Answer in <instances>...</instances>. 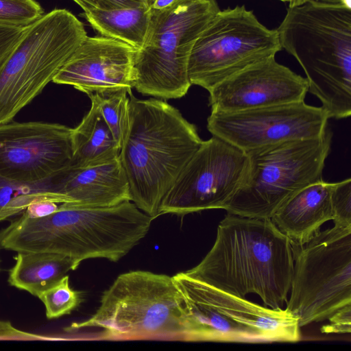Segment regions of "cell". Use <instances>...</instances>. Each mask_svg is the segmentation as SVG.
Segmentation results:
<instances>
[{
  "label": "cell",
  "mask_w": 351,
  "mask_h": 351,
  "mask_svg": "<svg viewBox=\"0 0 351 351\" xmlns=\"http://www.w3.org/2000/svg\"><path fill=\"white\" fill-rule=\"evenodd\" d=\"M289 239L271 219L228 213L215 243L188 276L241 298L258 295L265 306L282 308L293 270Z\"/></svg>",
  "instance_id": "cell-1"
},
{
  "label": "cell",
  "mask_w": 351,
  "mask_h": 351,
  "mask_svg": "<svg viewBox=\"0 0 351 351\" xmlns=\"http://www.w3.org/2000/svg\"><path fill=\"white\" fill-rule=\"evenodd\" d=\"M153 219L131 201L93 208L64 203L43 217L21 214L0 231V247L56 253L79 264L90 258L117 262L145 237Z\"/></svg>",
  "instance_id": "cell-2"
},
{
  "label": "cell",
  "mask_w": 351,
  "mask_h": 351,
  "mask_svg": "<svg viewBox=\"0 0 351 351\" xmlns=\"http://www.w3.org/2000/svg\"><path fill=\"white\" fill-rule=\"evenodd\" d=\"M130 98V127L119 152L130 201L153 219L162 201L199 147L195 125L167 102Z\"/></svg>",
  "instance_id": "cell-3"
},
{
  "label": "cell",
  "mask_w": 351,
  "mask_h": 351,
  "mask_svg": "<svg viewBox=\"0 0 351 351\" xmlns=\"http://www.w3.org/2000/svg\"><path fill=\"white\" fill-rule=\"evenodd\" d=\"M282 49L302 67L308 92L328 118L351 114V8L316 0L289 7L276 29Z\"/></svg>",
  "instance_id": "cell-4"
},
{
  "label": "cell",
  "mask_w": 351,
  "mask_h": 351,
  "mask_svg": "<svg viewBox=\"0 0 351 351\" xmlns=\"http://www.w3.org/2000/svg\"><path fill=\"white\" fill-rule=\"evenodd\" d=\"M102 328L99 339L189 341L184 300L172 276L135 270L119 275L96 312L65 330Z\"/></svg>",
  "instance_id": "cell-5"
},
{
  "label": "cell",
  "mask_w": 351,
  "mask_h": 351,
  "mask_svg": "<svg viewBox=\"0 0 351 351\" xmlns=\"http://www.w3.org/2000/svg\"><path fill=\"white\" fill-rule=\"evenodd\" d=\"M172 278L184 300L189 341L297 342L301 338L298 319L287 308L263 306L184 271Z\"/></svg>",
  "instance_id": "cell-6"
},
{
  "label": "cell",
  "mask_w": 351,
  "mask_h": 351,
  "mask_svg": "<svg viewBox=\"0 0 351 351\" xmlns=\"http://www.w3.org/2000/svg\"><path fill=\"white\" fill-rule=\"evenodd\" d=\"M219 10L216 0H178L163 11L149 10L147 35L134 56V88L164 99L184 96L192 85L188 74L192 48Z\"/></svg>",
  "instance_id": "cell-7"
},
{
  "label": "cell",
  "mask_w": 351,
  "mask_h": 351,
  "mask_svg": "<svg viewBox=\"0 0 351 351\" xmlns=\"http://www.w3.org/2000/svg\"><path fill=\"white\" fill-rule=\"evenodd\" d=\"M86 36L83 23L62 8L26 27L0 68V124L12 121L53 81Z\"/></svg>",
  "instance_id": "cell-8"
},
{
  "label": "cell",
  "mask_w": 351,
  "mask_h": 351,
  "mask_svg": "<svg viewBox=\"0 0 351 351\" xmlns=\"http://www.w3.org/2000/svg\"><path fill=\"white\" fill-rule=\"evenodd\" d=\"M332 132L319 137L294 140L246 152L245 178L223 207L228 213L271 219L289 197L303 187L323 180Z\"/></svg>",
  "instance_id": "cell-9"
},
{
  "label": "cell",
  "mask_w": 351,
  "mask_h": 351,
  "mask_svg": "<svg viewBox=\"0 0 351 351\" xmlns=\"http://www.w3.org/2000/svg\"><path fill=\"white\" fill-rule=\"evenodd\" d=\"M293 270L287 308L300 327L327 320L351 304V226L319 231L292 246Z\"/></svg>",
  "instance_id": "cell-10"
},
{
  "label": "cell",
  "mask_w": 351,
  "mask_h": 351,
  "mask_svg": "<svg viewBox=\"0 0 351 351\" xmlns=\"http://www.w3.org/2000/svg\"><path fill=\"white\" fill-rule=\"evenodd\" d=\"M282 49L276 29L263 25L245 5L219 10L195 41L189 59L191 84L208 91Z\"/></svg>",
  "instance_id": "cell-11"
},
{
  "label": "cell",
  "mask_w": 351,
  "mask_h": 351,
  "mask_svg": "<svg viewBox=\"0 0 351 351\" xmlns=\"http://www.w3.org/2000/svg\"><path fill=\"white\" fill-rule=\"evenodd\" d=\"M247 154L213 136L202 141L163 198L159 215L223 209L247 173Z\"/></svg>",
  "instance_id": "cell-12"
},
{
  "label": "cell",
  "mask_w": 351,
  "mask_h": 351,
  "mask_svg": "<svg viewBox=\"0 0 351 351\" xmlns=\"http://www.w3.org/2000/svg\"><path fill=\"white\" fill-rule=\"evenodd\" d=\"M329 119L322 107L304 101L232 112H210L207 129L248 152L294 140L315 138L325 132Z\"/></svg>",
  "instance_id": "cell-13"
},
{
  "label": "cell",
  "mask_w": 351,
  "mask_h": 351,
  "mask_svg": "<svg viewBox=\"0 0 351 351\" xmlns=\"http://www.w3.org/2000/svg\"><path fill=\"white\" fill-rule=\"evenodd\" d=\"M73 128L41 121L0 124V175L38 184L71 164Z\"/></svg>",
  "instance_id": "cell-14"
},
{
  "label": "cell",
  "mask_w": 351,
  "mask_h": 351,
  "mask_svg": "<svg viewBox=\"0 0 351 351\" xmlns=\"http://www.w3.org/2000/svg\"><path fill=\"white\" fill-rule=\"evenodd\" d=\"M305 77L278 63L275 56L253 64L208 90L212 112H232L304 101Z\"/></svg>",
  "instance_id": "cell-15"
},
{
  "label": "cell",
  "mask_w": 351,
  "mask_h": 351,
  "mask_svg": "<svg viewBox=\"0 0 351 351\" xmlns=\"http://www.w3.org/2000/svg\"><path fill=\"white\" fill-rule=\"evenodd\" d=\"M136 51L116 39L87 36L52 82L72 86L87 95L122 88L131 94Z\"/></svg>",
  "instance_id": "cell-16"
},
{
  "label": "cell",
  "mask_w": 351,
  "mask_h": 351,
  "mask_svg": "<svg viewBox=\"0 0 351 351\" xmlns=\"http://www.w3.org/2000/svg\"><path fill=\"white\" fill-rule=\"evenodd\" d=\"M51 189L72 206L107 207L130 201L128 181L119 157L70 165L50 180Z\"/></svg>",
  "instance_id": "cell-17"
},
{
  "label": "cell",
  "mask_w": 351,
  "mask_h": 351,
  "mask_svg": "<svg viewBox=\"0 0 351 351\" xmlns=\"http://www.w3.org/2000/svg\"><path fill=\"white\" fill-rule=\"evenodd\" d=\"M332 185L333 182L322 180L303 187L271 217L292 246L304 245L320 231L322 225L332 219Z\"/></svg>",
  "instance_id": "cell-18"
},
{
  "label": "cell",
  "mask_w": 351,
  "mask_h": 351,
  "mask_svg": "<svg viewBox=\"0 0 351 351\" xmlns=\"http://www.w3.org/2000/svg\"><path fill=\"white\" fill-rule=\"evenodd\" d=\"M14 260L9 284L36 297L80 265L69 257L53 252H17Z\"/></svg>",
  "instance_id": "cell-19"
},
{
  "label": "cell",
  "mask_w": 351,
  "mask_h": 351,
  "mask_svg": "<svg viewBox=\"0 0 351 351\" xmlns=\"http://www.w3.org/2000/svg\"><path fill=\"white\" fill-rule=\"evenodd\" d=\"M100 36L123 42L136 50L145 41L149 25V7L90 8L82 14Z\"/></svg>",
  "instance_id": "cell-20"
},
{
  "label": "cell",
  "mask_w": 351,
  "mask_h": 351,
  "mask_svg": "<svg viewBox=\"0 0 351 351\" xmlns=\"http://www.w3.org/2000/svg\"><path fill=\"white\" fill-rule=\"evenodd\" d=\"M91 106L80 124L73 128L71 165H83L119 155L120 147L106 123L97 103Z\"/></svg>",
  "instance_id": "cell-21"
},
{
  "label": "cell",
  "mask_w": 351,
  "mask_h": 351,
  "mask_svg": "<svg viewBox=\"0 0 351 351\" xmlns=\"http://www.w3.org/2000/svg\"><path fill=\"white\" fill-rule=\"evenodd\" d=\"M50 200L58 204L69 199L48 183L31 184L9 180L0 175V222L21 215L32 204Z\"/></svg>",
  "instance_id": "cell-22"
},
{
  "label": "cell",
  "mask_w": 351,
  "mask_h": 351,
  "mask_svg": "<svg viewBox=\"0 0 351 351\" xmlns=\"http://www.w3.org/2000/svg\"><path fill=\"white\" fill-rule=\"evenodd\" d=\"M129 93L117 89L88 95L99 105L101 114L120 149L130 127Z\"/></svg>",
  "instance_id": "cell-23"
},
{
  "label": "cell",
  "mask_w": 351,
  "mask_h": 351,
  "mask_svg": "<svg viewBox=\"0 0 351 351\" xmlns=\"http://www.w3.org/2000/svg\"><path fill=\"white\" fill-rule=\"evenodd\" d=\"M38 298L44 304L46 316L50 319L70 314L82 300V293L70 287L68 275L40 293Z\"/></svg>",
  "instance_id": "cell-24"
},
{
  "label": "cell",
  "mask_w": 351,
  "mask_h": 351,
  "mask_svg": "<svg viewBox=\"0 0 351 351\" xmlns=\"http://www.w3.org/2000/svg\"><path fill=\"white\" fill-rule=\"evenodd\" d=\"M45 14L35 0H0V24L25 27Z\"/></svg>",
  "instance_id": "cell-25"
},
{
  "label": "cell",
  "mask_w": 351,
  "mask_h": 351,
  "mask_svg": "<svg viewBox=\"0 0 351 351\" xmlns=\"http://www.w3.org/2000/svg\"><path fill=\"white\" fill-rule=\"evenodd\" d=\"M332 221L338 227L351 226V179L333 182L331 193Z\"/></svg>",
  "instance_id": "cell-26"
},
{
  "label": "cell",
  "mask_w": 351,
  "mask_h": 351,
  "mask_svg": "<svg viewBox=\"0 0 351 351\" xmlns=\"http://www.w3.org/2000/svg\"><path fill=\"white\" fill-rule=\"evenodd\" d=\"M26 27L0 24V68L20 40Z\"/></svg>",
  "instance_id": "cell-27"
},
{
  "label": "cell",
  "mask_w": 351,
  "mask_h": 351,
  "mask_svg": "<svg viewBox=\"0 0 351 351\" xmlns=\"http://www.w3.org/2000/svg\"><path fill=\"white\" fill-rule=\"evenodd\" d=\"M329 324L322 326L323 333L346 334L351 332V304L337 311L328 319Z\"/></svg>",
  "instance_id": "cell-28"
},
{
  "label": "cell",
  "mask_w": 351,
  "mask_h": 351,
  "mask_svg": "<svg viewBox=\"0 0 351 351\" xmlns=\"http://www.w3.org/2000/svg\"><path fill=\"white\" fill-rule=\"evenodd\" d=\"M60 204L50 200L39 201L30 204L21 214L30 218L43 217L57 211Z\"/></svg>",
  "instance_id": "cell-29"
},
{
  "label": "cell",
  "mask_w": 351,
  "mask_h": 351,
  "mask_svg": "<svg viewBox=\"0 0 351 351\" xmlns=\"http://www.w3.org/2000/svg\"><path fill=\"white\" fill-rule=\"evenodd\" d=\"M43 339L34 334L19 330L9 322L0 321V339H23L34 340Z\"/></svg>",
  "instance_id": "cell-30"
},
{
  "label": "cell",
  "mask_w": 351,
  "mask_h": 351,
  "mask_svg": "<svg viewBox=\"0 0 351 351\" xmlns=\"http://www.w3.org/2000/svg\"><path fill=\"white\" fill-rule=\"evenodd\" d=\"M99 8L114 9L127 7H149L147 0H97Z\"/></svg>",
  "instance_id": "cell-31"
},
{
  "label": "cell",
  "mask_w": 351,
  "mask_h": 351,
  "mask_svg": "<svg viewBox=\"0 0 351 351\" xmlns=\"http://www.w3.org/2000/svg\"><path fill=\"white\" fill-rule=\"evenodd\" d=\"M178 0H152L149 5L151 11H163L172 7Z\"/></svg>",
  "instance_id": "cell-32"
},
{
  "label": "cell",
  "mask_w": 351,
  "mask_h": 351,
  "mask_svg": "<svg viewBox=\"0 0 351 351\" xmlns=\"http://www.w3.org/2000/svg\"><path fill=\"white\" fill-rule=\"evenodd\" d=\"M77 4H78L84 11H86L90 8L99 7L97 0H73Z\"/></svg>",
  "instance_id": "cell-33"
},
{
  "label": "cell",
  "mask_w": 351,
  "mask_h": 351,
  "mask_svg": "<svg viewBox=\"0 0 351 351\" xmlns=\"http://www.w3.org/2000/svg\"><path fill=\"white\" fill-rule=\"evenodd\" d=\"M329 4H340L351 8V0H316Z\"/></svg>",
  "instance_id": "cell-34"
},
{
  "label": "cell",
  "mask_w": 351,
  "mask_h": 351,
  "mask_svg": "<svg viewBox=\"0 0 351 351\" xmlns=\"http://www.w3.org/2000/svg\"><path fill=\"white\" fill-rule=\"evenodd\" d=\"M307 1L308 0H290L289 2V7H293V6L301 5Z\"/></svg>",
  "instance_id": "cell-35"
},
{
  "label": "cell",
  "mask_w": 351,
  "mask_h": 351,
  "mask_svg": "<svg viewBox=\"0 0 351 351\" xmlns=\"http://www.w3.org/2000/svg\"><path fill=\"white\" fill-rule=\"evenodd\" d=\"M147 2H148V4H149H149H150V3L152 1V0H147Z\"/></svg>",
  "instance_id": "cell-36"
},
{
  "label": "cell",
  "mask_w": 351,
  "mask_h": 351,
  "mask_svg": "<svg viewBox=\"0 0 351 351\" xmlns=\"http://www.w3.org/2000/svg\"><path fill=\"white\" fill-rule=\"evenodd\" d=\"M280 1H284V2H285V1H288V2H289V1H290V0H280Z\"/></svg>",
  "instance_id": "cell-37"
},
{
  "label": "cell",
  "mask_w": 351,
  "mask_h": 351,
  "mask_svg": "<svg viewBox=\"0 0 351 351\" xmlns=\"http://www.w3.org/2000/svg\"><path fill=\"white\" fill-rule=\"evenodd\" d=\"M1 248V247H0ZM0 263H1V258H0Z\"/></svg>",
  "instance_id": "cell-38"
}]
</instances>
